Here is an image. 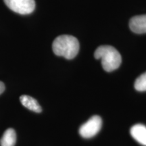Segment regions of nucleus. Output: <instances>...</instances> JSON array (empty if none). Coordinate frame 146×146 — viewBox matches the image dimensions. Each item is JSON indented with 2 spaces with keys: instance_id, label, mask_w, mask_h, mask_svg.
I'll list each match as a JSON object with an SVG mask.
<instances>
[{
  "instance_id": "nucleus-4",
  "label": "nucleus",
  "mask_w": 146,
  "mask_h": 146,
  "mask_svg": "<svg viewBox=\"0 0 146 146\" xmlns=\"http://www.w3.org/2000/svg\"><path fill=\"white\" fill-rule=\"evenodd\" d=\"M5 5L16 13L26 15L33 12L35 8V0H3Z\"/></svg>"
},
{
  "instance_id": "nucleus-9",
  "label": "nucleus",
  "mask_w": 146,
  "mask_h": 146,
  "mask_svg": "<svg viewBox=\"0 0 146 146\" xmlns=\"http://www.w3.org/2000/svg\"><path fill=\"white\" fill-rule=\"evenodd\" d=\"M134 86L137 91H146V72L137 78Z\"/></svg>"
},
{
  "instance_id": "nucleus-6",
  "label": "nucleus",
  "mask_w": 146,
  "mask_h": 146,
  "mask_svg": "<svg viewBox=\"0 0 146 146\" xmlns=\"http://www.w3.org/2000/svg\"><path fill=\"white\" fill-rule=\"evenodd\" d=\"M132 137L141 145L146 146V127L142 124H137L130 131Z\"/></svg>"
},
{
  "instance_id": "nucleus-3",
  "label": "nucleus",
  "mask_w": 146,
  "mask_h": 146,
  "mask_svg": "<svg viewBox=\"0 0 146 146\" xmlns=\"http://www.w3.org/2000/svg\"><path fill=\"white\" fill-rule=\"evenodd\" d=\"M102 126V120L99 116H94L80 127L79 134L83 138H91L100 132Z\"/></svg>"
},
{
  "instance_id": "nucleus-2",
  "label": "nucleus",
  "mask_w": 146,
  "mask_h": 146,
  "mask_svg": "<svg viewBox=\"0 0 146 146\" xmlns=\"http://www.w3.org/2000/svg\"><path fill=\"white\" fill-rule=\"evenodd\" d=\"M96 59H101L104 70L112 72L119 68L121 64L122 58L118 51L110 45H101L94 53Z\"/></svg>"
},
{
  "instance_id": "nucleus-1",
  "label": "nucleus",
  "mask_w": 146,
  "mask_h": 146,
  "mask_svg": "<svg viewBox=\"0 0 146 146\" xmlns=\"http://www.w3.org/2000/svg\"><path fill=\"white\" fill-rule=\"evenodd\" d=\"M79 48L80 45L78 39L68 35L58 36L52 44L53 52L56 56H62L68 60L75 58Z\"/></svg>"
},
{
  "instance_id": "nucleus-10",
  "label": "nucleus",
  "mask_w": 146,
  "mask_h": 146,
  "mask_svg": "<svg viewBox=\"0 0 146 146\" xmlns=\"http://www.w3.org/2000/svg\"><path fill=\"white\" fill-rule=\"evenodd\" d=\"M5 90V85L3 82L0 81V94H1Z\"/></svg>"
},
{
  "instance_id": "nucleus-5",
  "label": "nucleus",
  "mask_w": 146,
  "mask_h": 146,
  "mask_svg": "<svg viewBox=\"0 0 146 146\" xmlns=\"http://www.w3.org/2000/svg\"><path fill=\"white\" fill-rule=\"evenodd\" d=\"M129 27L137 34L146 33V14L133 16L129 21Z\"/></svg>"
},
{
  "instance_id": "nucleus-7",
  "label": "nucleus",
  "mask_w": 146,
  "mask_h": 146,
  "mask_svg": "<svg viewBox=\"0 0 146 146\" xmlns=\"http://www.w3.org/2000/svg\"><path fill=\"white\" fill-rule=\"evenodd\" d=\"M20 100H21L22 104L30 110L33 111V112L36 113L41 112L42 108L41 106L39 104L38 102L32 97L23 95V96H21Z\"/></svg>"
},
{
  "instance_id": "nucleus-8",
  "label": "nucleus",
  "mask_w": 146,
  "mask_h": 146,
  "mask_svg": "<svg viewBox=\"0 0 146 146\" xmlns=\"http://www.w3.org/2000/svg\"><path fill=\"white\" fill-rule=\"evenodd\" d=\"M16 142V134L13 129H8L0 139L1 146H14Z\"/></svg>"
}]
</instances>
